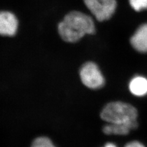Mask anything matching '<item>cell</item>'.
<instances>
[{"label":"cell","instance_id":"obj_1","mask_svg":"<svg viewBox=\"0 0 147 147\" xmlns=\"http://www.w3.org/2000/svg\"><path fill=\"white\" fill-rule=\"evenodd\" d=\"M95 31V24L92 17L78 11L67 13L58 25L59 36L67 43L77 42L85 36L94 34Z\"/></svg>","mask_w":147,"mask_h":147},{"label":"cell","instance_id":"obj_2","mask_svg":"<svg viewBox=\"0 0 147 147\" xmlns=\"http://www.w3.org/2000/svg\"><path fill=\"white\" fill-rule=\"evenodd\" d=\"M100 117L107 123H128L137 121L138 112L130 104L113 101L105 105L101 110Z\"/></svg>","mask_w":147,"mask_h":147},{"label":"cell","instance_id":"obj_3","mask_svg":"<svg viewBox=\"0 0 147 147\" xmlns=\"http://www.w3.org/2000/svg\"><path fill=\"white\" fill-rule=\"evenodd\" d=\"M79 76L82 84L90 89H100L105 84L102 73L94 62L88 61L83 64L80 69Z\"/></svg>","mask_w":147,"mask_h":147},{"label":"cell","instance_id":"obj_4","mask_svg":"<svg viewBox=\"0 0 147 147\" xmlns=\"http://www.w3.org/2000/svg\"><path fill=\"white\" fill-rule=\"evenodd\" d=\"M84 2L91 14L100 22L109 20L117 7V0H84Z\"/></svg>","mask_w":147,"mask_h":147},{"label":"cell","instance_id":"obj_5","mask_svg":"<svg viewBox=\"0 0 147 147\" xmlns=\"http://www.w3.org/2000/svg\"><path fill=\"white\" fill-rule=\"evenodd\" d=\"M19 22L18 18L11 11H0V36H14L18 30Z\"/></svg>","mask_w":147,"mask_h":147},{"label":"cell","instance_id":"obj_6","mask_svg":"<svg viewBox=\"0 0 147 147\" xmlns=\"http://www.w3.org/2000/svg\"><path fill=\"white\" fill-rule=\"evenodd\" d=\"M132 47L140 53H147V23L142 24L130 39Z\"/></svg>","mask_w":147,"mask_h":147},{"label":"cell","instance_id":"obj_7","mask_svg":"<svg viewBox=\"0 0 147 147\" xmlns=\"http://www.w3.org/2000/svg\"><path fill=\"white\" fill-rule=\"evenodd\" d=\"M138 127V122H132L128 123L112 124L107 123L103 128L102 131L106 135L126 136Z\"/></svg>","mask_w":147,"mask_h":147},{"label":"cell","instance_id":"obj_8","mask_svg":"<svg viewBox=\"0 0 147 147\" xmlns=\"http://www.w3.org/2000/svg\"><path fill=\"white\" fill-rule=\"evenodd\" d=\"M129 90L132 94L143 97L147 94V79L142 76L134 77L129 84Z\"/></svg>","mask_w":147,"mask_h":147},{"label":"cell","instance_id":"obj_9","mask_svg":"<svg viewBox=\"0 0 147 147\" xmlns=\"http://www.w3.org/2000/svg\"><path fill=\"white\" fill-rule=\"evenodd\" d=\"M31 147H56L49 138L47 137H39L33 142Z\"/></svg>","mask_w":147,"mask_h":147},{"label":"cell","instance_id":"obj_10","mask_svg":"<svg viewBox=\"0 0 147 147\" xmlns=\"http://www.w3.org/2000/svg\"><path fill=\"white\" fill-rule=\"evenodd\" d=\"M131 7L136 12L147 10V0H128Z\"/></svg>","mask_w":147,"mask_h":147},{"label":"cell","instance_id":"obj_11","mask_svg":"<svg viewBox=\"0 0 147 147\" xmlns=\"http://www.w3.org/2000/svg\"><path fill=\"white\" fill-rule=\"evenodd\" d=\"M124 147H146L143 144L137 140H134L128 142Z\"/></svg>","mask_w":147,"mask_h":147},{"label":"cell","instance_id":"obj_12","mask_svg":"<svg viewBox=\"0 0 147 147\" xmlns=\"http://www.w3.org/2000/svg\"><path fill=\"white\" fill-rule=\"evenodd\" d=\"M103 147H118L115 144L112 143V142H108Z\"/></svg>","mask_w":147,"mask_h":147}]
</instances>
